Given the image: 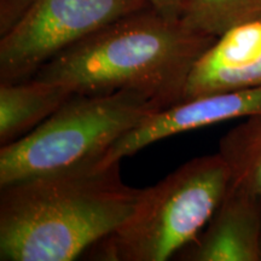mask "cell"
<instances>
[{
	"label": "cell",
	"mask_w": 261,
	"mask_h": 261,
	"mask_svg": "<svg viewBox=\"0 0 261 261\" xmlns=\"http://www.w3.org/2000/svg\"><path fill=\"white\" fill-rule=\"evenodd\" d=\"M161 110L132 91L74 93L28 135L0 149V187L98 162L121 137Z\"/></svg>",
	"instance_id": "3"
},
{
	"label": "cell",
	"mask_w": 261,
	"mask_h": 261,
	"mask_svg": "<svg viewBox=\"0 0 261 261\" xmlns=\"http://www.w3.org/2000/svg\"><path fill=\"white\" fill-rule=\"evenodd\" d=\"M148 8L146 0H33L0 39V83L32 79L71 45Z\"/></svg>",
	"instance_id": "5"
},
{
	"label": "cell",
	"mask_w": 261,
	"mask_h": 261,
	"mask_svg": "<svg viewBox=\"0 0 261 261\" xmlns=\"http://www.w3.org/2000/svg\"><path fill=\"white\" fill-rule=\"evenodd\" d=\"M230 185V169L218 152L185 162L145 189L135 213L92 247L94 255L112 261L169 259L198 237Z\"/></svg>",
	"instance_id": "4"
},
{
	"label": "cell",
	"mask_w": 261,
	"mask_h": 261,
	"mask_svg": "<svg viewBox=\"0 0 261 261\" xmlns=\"http://www.w3.org/2000/svg\"><path fill=\"white\" fill-rule=\"evenodd\" d=\"M215 39L150 6L71 45L34 77L77 94L132 91L162 110L180 102L192 67Z\"/></svg>",
	"instance_id": "2"
},
{
	"label": "cell",
	"mask_w": 261,
	"mask_h": 261,
	"mask_svg": "<svg viewBox=\"0 0 261 261\" xmlns=\"http://www.w3.org/2000/svg\"><path fill=\"white\" fill-rule=\"evenodd\" d=\"M73 94L64 85L35 77L0 83V144L28 135Z\"/></svg>",
	"instance_id": "9"
},
{
	"label": "cell",
	"mask_w": 261,
	"mask_h": 261,
	"mask_svg": "<svg viewBox=\"0 0 261 261\" xmlns=\"http://www.w3.org/2000/svg\"><path fill=\"white\" fill-rule=\"evenodd\" d=\"M261 114V86L205 94L150 114L121 137L99 160L100 165L121 162L168 137L217 123Z\"/></svg>",
	"instance_id": "6"
},
{
	"label": "cell",
	"mask_w": 261,
	"mask_h": 261,
	"mask_svg": "<svg viewBox=\"0 0 261 261\" xmlns=\"http://www.w3.org/2000/svg\"><path fill=\"white\" fill-rule=\"evenodd\" d=\"M260 17L261 0H189L181 19L194 31L217 38Z\"/></svg>",
	"instance_id": "11"
},
{
	"label": "cell",
	"mask_w": 261,
	"mask_h": 261,
	"mask_svg": "<svg viewBox=\"0 0 261 261\" xmlns=\"http://www.w3.org/2000/svg\"><path fill=\"white\" fill-rule=\"evenodd\" d=\"M218 154L230 169L231 187L261 196V114L244 117L228 130Z\"/></svg>",
	"instance_id": "10"
},
{
	"label": "cell",
	"mask_w": 261,
	"mask_h": 261,
	"mask_svg": "<svg viewBox=\"0 0 261 261\" xmlns=\"http://www.w3.org/2000/svg\"><path fill=\"white\" fill-rule=\"evenodd\" d=\"M0 188L2 261L75 260L115 232L145 192L123 182L120 162H94Z\"/></svg>",
	"instance_id": "1"
},
{
	"label": "cell",
	"mask_w": 261,
	"mask_h": 261,
	"mask_svg": "<svg viewBox=\"0 0 261 261\" xmlns=\"http://www.w3.org/2000/svg\"><path fill=\"white\" fill-rule=\"evenodd\" d=\"M261 86V17L217 37L196 61L181 100Z\"/></svg>",
	"instance_id": "7"
},
{
	"label": "cell",
	"mask_w": 261,
	"mask_h": 261,
	"mask_svg": "<svg viewBox=\"0 0 261 261\" xmlns=\"http://www.w3.org/2000/svg\"><path fill=\"white\" fill-rule=\"evenodd\" d=\"M180 256L189 261H261V196L230 185L205 230Z\"/></svg>",
	"instance_id": "8"
},
{
	"label": "cell",
	"mask_w": 261,
	"mask_h": 261,
	"mask_svg": "<svg viewBox=\"0 0 261 261\" xmlns=\"http://www.w3.org/2000/svg\"><path fill=\"white\" fill-rule=\"evenodd\" d=\"M152 9L169 18H181L189 0H146Z\"/></svg>",
	"instance_id": "12"
}]
</instances>
